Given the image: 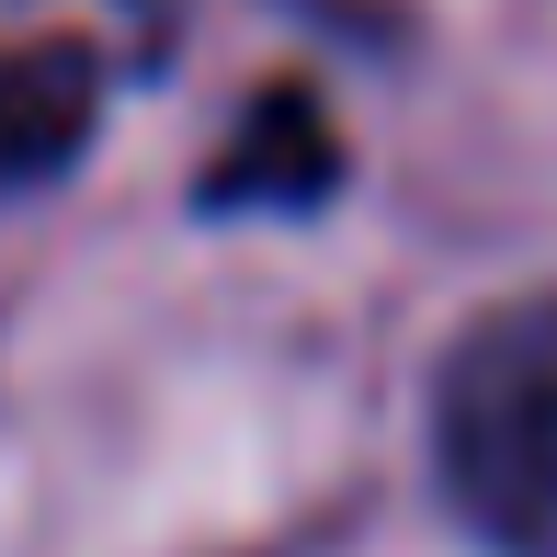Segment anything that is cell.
I'll return each mask as SVG.
<instances>
[{"instance_id":"obj_1","label":"cell","mask_w":557,"mask_h":557,"mask_svg":"<svg viewBox=\"0 0 557 557\" xmlns=\"http://www.w3.org/2000/svg\"><path fill=\"white\" fill-rule=\"evenodd\" d=\"M433 478L500 557H557V285L490 308L444 352Z\"/></svg>"},{"instance_id":"obj_2","label":"cell","mask_w":557,"mask_h":557,"mask_svg":"<svg viewBox=\"0 0 557 557\" xmlns=\"http://www.w3.org/2000/svg\"><path fill=\"white\" fill-rule=\"evenodd\" d=\"M91 114H103V69H91V46H69V35L0 46V194L69 171L81 137H91Z\"/></svg>"}]
</instances>
